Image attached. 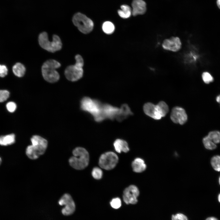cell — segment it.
Segmentation results:
<instances>
[{
    "label": "cell",
    "instance_id": "cell-1",
    "mask_svg": "<svg viewBox=\"0 0 220 220\" xmlns=\"http://www.w3.org/2000/svg\"><path fill=\"white\" fill-rule=\"evenodd\" d=\"M31 140L32 144L27 147L26 154L29 159L35 160L45 153L47 147L48 141L38 135H33Z\"/></svg>",
    "mask_w": 220,
    "mask_h": 220
},
{
    "label": "cell",
    "instance_id": "cell-2",
    "mask_svg": "<svg viewBox=\"0 0 220 220\" xmlns=\"http://www.w3.org/2000/svg\"><path fill=\"white\" fill-rule=\"evenodd\" d=\"M73 156L69 160L70 166L77 170H82L86 167L89 161V156L84 148L78 147L72 151Z\"/></svg>",
    "mask_w": 220,
    "mask_h": 220
},
{
    "label": "cell",
    "instance_id": "cell-3",
    "mask_svg": "<svg viewBox=\"0 0 220 220\" xmlns=\"http://www.w3.org/2000/svg\"><path fill=\"white\" fill-rule=\"evenodd\" d=\"M61 66L60 63L53 59H50L46 61L42 67V76L47 82L54 83L59 79L60 75L56 69Z\"/></svg>",
    "mask_w": 220,
    "mask_h": 220
},
{
    "label": "cell",
    "instance_id": "cell-4",
    "mask_svg": "<svg viewBox=\"0 0 220 220\" xmlns=\"http://www.w3.org/2000/svg\"><path fill=\"white\" fill-rule=\"evenodd\" d=\"M102 105L98 101L87 97L83 98L81 101V108L90 113L95 120L98 122L103 120L101 116Z\"/></svg>",
    "mask_w": 220,
    "mask_h": 220
},
{
    "label": "cell",
    "instance_id": "cell-5",
    "mask_svg": "<svg viewBox=\"0 0 220 220\" xmlns=\"http://www.w3.org/2000/svg\"><path fill=\"white\" fill-rule=\"evenodd\" d=\"M76 61L74 65H70L66 68L64 71V75L68 80L74 82L80 79L83 75L82 68L84 65V61L82 56L79 54L75 57Z\"/></svg>",
    "mask_w": 220,
    "mask_h": 220
},
{
    "label": "cell",
    "instance_id": "cell-6",
    "mask_svg": "<svg viewBox=\"0 0 220 220\" xmlns=\"http://www.w3.org/2000/svg\"><path fill=\"white\" fill-rule=\"evenodd\" d=\"M38 41L42 48L52 53L61 50L62 47V43L59 36L53 35L52 41H50L48 38V34L46 32H43L39 34Z\"/></svg>",
    "mask_w": 220,
    "mask_h": 220
},
{
    "label": "cell",
    "instance_id": "cell-7",
    "mask_svg": "<svg viewBox=\"0 0 220 220\" xmlns=\"http://www.w3.org/2000/svg\"><path fill=\"white\" fill-rule=\"evenodd\" d=\"M74 24L83 34L91 32L94 27L93 21L85 15L80 13L75 14L72 19Z\"/></svg>",
    "mask_w": 220,
    "mask_h": 220
},
{
    "label": "cell",
    "instance_id": "cell-8",
    "mask_svg": "<svg viewBox=\"0 0 220 220\" xmlns=\"http://www.w3.org/2000/svg\"><path fill=\"white\" fill-rule=\"evenodd\" d=\"M118 161V157L114 152H107L101 155L99 159V164L102 168L110 170L114 168Z\"/></svg>",
    "mask_w": 220,
    "mask_h": 220
},
{
    "label": "cell",
    "instance_id": "cell-9",
    "mask_svg": "<svg viewBox=\"0 0 220 220\" xmlns=\"http://www.w3.org/2000/svg\"><path fill=\"white\" fill-rule=\"evenodd\" d=\"M58 203L61 206H64L61 210V212L64 215H70L75 210V202L71 196L68 193L64 194L59 200Z\"/></svg>",
    "mask_w": 220,
    "mask_h": 220
},
{
    "label": "cell",
    "instance_id": "cell-10",
    "mask_svg": "<svg viewBox=\"0 0 220 220\" xmlns=\"http://www.w3.org/2000/svg\"><path fill=\"white\" fill-rule=\"evenodd\" d=\"M139 194V191L137 187L134 185H130L126 188L123 191V200L127 204H136L138 202L137 197Z\"/></svg>",
    "mask_w": 220,
    "mask_h": 220
},
{
    "label": "cell",
    "instance_id": "cell-11",
    "mask_svg": "<svg viewBox=\"0 0 220 220\" xmlns=\"http://www.w3.org/2000/svg\"><path fill=\"white\" fill-rule=\"evenodd\" d=\"M170 118L173 122L182 125L187 121V116L185 110L183 108L176 107L172 109Z\"/></svg>",
    "mask_w": 220,
    "mask_h": 220
},
{
    "label": "cell",
    "instance_id": "cell-12",
    "mask_svg": "<svg viewBox=\"0 0 220 220\" xmlns=\"http://www.w3.org/2000/svg\"><path fill=\"white\" fill-rule=\"evenodd\" d=\"M143 110L146 115L155 119L159 120L163 117L157 105H155L151 103H147L144 105Z\"/></svg>",
    "mask_w": 220,
    "mask_h": 220
},
{
    "label": "cell",
    "instance_id": "cell-13",
    "mask_svg": "<svg viewBox=\"0 0 220 220\" xmlns=\"http://www.w3.org/2000/svg\"><path fill=\"white\" fill-rule=\"evenodd\" d=\"M181 41L178 37H172L164 40L162 46L165 50L175 52L181 49Z\"/></svg>",
    "mask_w": 220,
    "mask_h": 220
},
{
    "label": "cell",
    "instance_id": "cell-14",
    "mask_svg": "<svg viewBox=\"0 0 220 220\" xmlns=\"http://www.w3.org/2000/svg\"><path fill=\"white\" fill-rule=\"evenodd\" d=\"M132 6V14L134 16L143 14L146 11V4L143 0H133Z\"/></svg>",
    "mask_w": 220,
    "mask_h": 220
},
{
    "label": "cell",
    "instance_id": "cell-15",
    "mask_svg": "<svg viewBox=\"0 0 220 220\" xmlns=\"http://www.w3.org/2000/svg\"><path fill=\"white\" fill-rule=\"evenodd\" d=\"M132 167L134 172L141 173L146 169V165L143 160L140 158H137L132 162Z\"/></svg>",
    "mask_w": 220,
    "mask_h": 220
},
{
    "label": "cell",
    "instance_id": "cell-16",
    "mask_svg": "<svg viewBox=\"0 0 220 220\" xmlns=\"http://www.w3.org/2000/svg\"><path fill=\"white\" fill-rule=\"evenodd\" d=\"M113 145L116 151L119 153L121 152H127L129 150L127 143L124 140L117 139L114 141Z\"/></svg>",
    "mask_w": 220,
    "mask_h": 220
},
{
    "label": "cell",
    "instance_id": "cell-17",
    "mask_svg": "<svg viewBox=\"0 0 220 220\" xmlns=\"http://www.w3.org/2000/svg\"><path fill=\"white\" fill-rule=\"evenodd\" d=\"M12 69L14 74L19 77L23 76L26 71V68L24 65L20 63H17L14 65Z\"/></svg>",
    "mask_w": 220,
    "mask_h": 220
},
{
    "label": "cell",
    "instance_id": "cell-18",
    "mask_svg": "<svg viewBox=\"0 0 220 220\" xmlns=\"http://www.w3.org/2000/svg\"><path fill=\"white\" fill-rule=\"evenodd\" d=\"M15 142V135L11 134L0 137V145L6 146L13 144Z\"/></svg>",
    "mask_w": 220,
    "mask_h": 220
},
{
    "label": "cell",
    "instance_id": "cell-19",
    "mask_svg": "<svg viewBox=\"0 0 220 220\" xmlns=\"http://www.w3.org/2000/svg\"><path fill=\"white\" fill-rule=\"evenodd\" d=\"M121 9L118 10L119 15L123 18H127L130 16L132 14V10L130 7L127 5H123L121 6Z\"/></svg>",
    "mask_w": 220,
    "mask_h": 220
},
{
    "label": "cell",
    "instance_id": "cell-20",
    "mask_svg": "<svg viewBox=\"0 0 220 220\" xmlns=\"http://www.w3.org/2000/svg\"><path fill=\"white\" fill-rule=\"evenodd\" d=\"M102 29L103 31L107 34H112L115 30V26L110 21H106L102 25Z\"/></svg>",
    "mask_w": 220,
    "mask_h": 220
},
{
    "label": "cell",
    "instance_id": "cell-21",
    "mask_svg": "<svg viewBox=\"0 0 220 220\" xmlns=\"http://www.w3.org/2000/svg\"><path fill=\"white\" fill-rule=\"evenodd\" d=\"M203 143L205 148L209 150H213L216 149L217 145L207 136L203 138Z\"/></svg>",
    "mask_w": 220,
    "mask_h": 220
},
{
    "label": "cell",
    "instance_id": "cell-22",
    "mask_svg": "<svg viewBox=\"0 0 220 220\" xmlns=\"http://www.w3.org/2000/svg\"><path fill=\"white\" fill-rule=\"evenodd\" d=\"M120 108L121 113L119 121L125 119L128 116L132 114V112L127 105H123Z\"/></svg>",
    "mask_w": 220,
    "mask_h": 220
},
{
    "label": "cell",
    "instance_id": "cell-23",
    "mask_svg": "<svg viewBox=\"0 0 220 220\" xmlns=\"http://www.w3.org/2000/svg\"><path fill=\"white\" fill-rule=\"evenodd\" d=\"M211 163L213 169L217 171H220V156L216 155L211 159Z\"/></svg>",
    "mask_w": 220,
    "mask_h": 220
},
{
    "label": "cell",
    "instance_id": "cell-24",
    "mask_svg": "<svg viewBox=\"0 0 220 220\" xmlns=\"http://www.w3.org/2000/svg\"><path fill=\"white\" fill-rule=\"evenodd\" d=\"M207 136L215 144L220 142V132L217 130L211 131Z\"/></svg>",
    "mask_w": 220,
    "mask_h": 220
},
{
    "label": "cell",
    "instance_id": "cell-25",
    "mask_svg": "<svg viewBox=\"0 0 220 220\" xmlns=\"http://www.w3.org/2000/svg\"><path fill=\"white\" fill-rule=\"evenodd\" d=\"M202 78L204 82L206 84H209L214 81V78L209 72H204L202 74Z\"/></svg>",
    "mask_w": 220,
    "mask_h": 220
},
{
    "label": "cell",
    "instance_id": "cell-26",
    "mask_svg": "<svg viewBox=\"0 0 220 220\" xmlns=\"http://www.w3.org/2000/svg\"><path fill=\"white\" fill-rule=\"evenodd\" d=\"M160 108L163 117L165 116L168 112L169 108L167 105L163 101L159 102L157 105Z\"/></svg>",
    "mask_w": 220,
    "mask_h": 220
},
{
    "label": "cell",
    "instance_id": "cell-27",
    "mask_svg": "<svg viewBox=\"0 0 220 220\" xmlns=\"http://www.w3.org/2000/svg\"><path fill=\"white\" fill-rule=\"evenodd\" d=\"M103 173L101 170L97 167L93 168L92 172V175L93 177L97 179H101Z\"/></svg>",
    "mask_w": 220,
    "mask_h": 220
},
{
    "label": "cell",
    "instance_id": "cell-28",
    "mask_svg": "<svg viewBox=\"0 0 220 220\" xmlns=\"http://www.w3.org/2000/svg\"><path fill=\"white\" fill-rule=\"evenodd\" d=\"M112 207L115 209L119 208L121 205L120 199L119 198L113 199L110 203Z\"/></svg>",
    "mask_w": 220,
    "mask_h": 220
},
{
    "label": "cell",
    "instance_id": "cell-29",
    "mask_svg": "<svg viewBox=\"0 0 220 220\" xmlns=\"http://www.w3.org/2000/svg\"><path fill=\"white\" fill-rule=\"evenodd\" d=\"M9 96V92L6 90H0V102L6 101Z\"/></svg>",
    "mask_w": 220,
    "mask_h": 220
},
{
    "label": "cell",
    "instance_id": "cell-30",
    "mask_svg": "<svg viewBox=\"0 0 220 220\" xmlns=\"http://www.w3.org/2000/svg\"><path fill=\"white\" fill-rule=\"evenodd\" d=\"M6 108L9 112H13L15 111L16 108V105L14 102L10 101L6 104Z\"/></svg>",
    "mask_w": 220,
    "mask_h": 220
},
{
    "label": "cell",
    "instance_id": "cell-31",
    "mask_svg": "<svg viewBox=\"0 0 220 220\" xmlns=\"http://www.w3.org/2000/svg\"><path fill=\"white\" fill-rule=\"evenodd\" d=\"M172 220H188V219L185 215L179 213L173 215L172 216Z\"/></svg>",
    "mask_w": 220,
    "mask_h": 220
},
{
    "label": "cell",
    "instance_id": "cell-32",
    "mask_svg": "<svg viewBox=\"0 0 220 220\" xmlns=\"http://www.w3.org/2000/svg\"><path fill=\"white\" fill-rule=\"evenodd\" d=\"M7 73L8 69L6 66L0 64V77H4L7 74Z\"/></svg>",
    "mask_w": 220,
    "mask_h": 220
},
{
    "label": "cell",
    "instance_id": "cell-33",
    "mask_svg": "<svg viewBox=\"0 0 220 220\" xmlns=\"http://www.w3.org/2000/svg\"><path fill=\"white\" fill-rule=\"evenodd\" d=\"M206 220H218L216 218L213 217H211L207 218Z\"/></svg>",
    "mask_w": 220,
    "mask_h": 220
},
{
    "label": "cell",
    "instance_id": "cell-34",
    "mask_svg": "<svg viewBox=\"0 0 220 220\" xmlns=\"http://www.w3.org/2000/svg\"><path fill=\"white\" fill-rule=\"evenodd\" d=\"M216 101L218 102L220 104V95L217 96L216 98Z\"/></svg>",
    "mask_w": 220,
    "mask_h": 220
},
{
    "label": "cell",
    "instance_id": "cell-35",
    "mask_svg": "<svg viewBox=\"0 0 220 220\" xmlns=\"http://www.w3.org/2000/svg\"><path fill=\"white\" fill-rule=\"evenodd\" d=\"M217 6L218 8L220 9V0H217Z\"/></svg>",
    "mask_w": 220,
    "mask_h": 220
},
{
    "label": "cell",
    "instance_id": "cell-36",
    "mask_svg": "<svg viewBox=\"0 0 220 220\" xmlns=\"http://www.w3.org/2000/svg\"><path fill=\"white\" fill-rule=\"evenodd\" d=\"M218 201L220 203V194L219 195L218 197Z\"/></svg>",
    "mask_w": 220,
    "mask_h": 220
},
{
    "label": "cell",
    "instance_id": "cell-37",
    "mask_svg": "<svg viewBox=\"0 0 220 220\" xmlns=\"http://www.w3.org/2000/svg\"><path fill=\"white\" fill-rule=\"evenodd\" d=\"M2 162V159L1 157H0V164H1Z\"/></svg>",
    "mask_w": 220,
    "mask_h": 220
},
{
    "label": "cell",
    "instance_id": "cell-38",
    "mask_svg": "<svg viewBox=\"0 0 220 220\" xmlns=\"http://www.w3.org/2000/svg\"><path fill=\"white\" fill-rule=\"evenodd\" d=\"M219 185H220V177H219Z\"/></svg>",
    "mask_w": 220,
    "mask_h": 220
}]
</instances>
